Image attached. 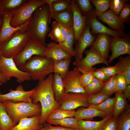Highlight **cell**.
<instances>
[{"mask_svg": "<svg viewBox=\"0 0 130 130\" xmlns=\"http://www.w3.org/2000/svg\"><path fill=\"white\" fill-rule=\"evenodd\" d=\"M75 36L73 27L69 29L68 35L65 41L58 44V46L63 50L74 57V51L73 48L75 42Z\"/></svg>", "mask_w": 130, "mask_h": 130, "instance_id": "cell-31", "label": "cell"}, {"mask_svg": "<svg viewBox=\"0 0 130 130\" xmlns=\"http://www.w3.org/2000/svg\"><path fill=\"white\" fill-rule=\"evenodd\" d=\"M104 83L99 80L95 77L92 81L84 88L89 95L96 94L102 91Z\"/></svg>", "mask_w": 130, "mask_h": 130, "instance_id": "cell-36", "label": "cell"}, {"mask_svg": "<svg viewBox=\"0 0 130 130\" xmlns=\"http://www.w3.org/2000/svg\"><path fill=\"white\" fill-rule=\"evenodd\" d=\"M40 115L31 117H23L18 124L9 130H38L43 126L40 123Z\"/></svg>", "mask_w": 130, "mask_h": 130, "instance_id": "cell-21", "label": "cell"}, {"mask_svg": "<svg viewBox=\"0 0 130 130\" xmlns=\"http://www.w3.org/2000/svg\"><path fill=\"white\" fill-rule=\"evenodd\" d=\"M116 75H115L111 76L108 81L104 83L102 91L110 96L116 92Z\"/></svg>", "mask_w": 130, "mask_h": 130, "instance_id": "cell-38", "label": "cell"}, {"mask_svg": "<svg viewBox=\"0 0 130 130\" xmlns=\"http://www.w3.org/2000/svg\"><path fill=\"white\" fill-rule=\"evenodd\" d=\"M84 52L86 56L79 62L78 67L79 71L89 72L95 71L96 68L93 66L96 64L103 63L109 66L108 60L104 58L92 47Z\"/></svg>", "mask_w": 130, "mask_h": 130, "instance_id": "cell-13", "label": "cell"}, {"mask_svg": "<svg viewBox=\"0 0 130 130\" xmlns=\"http://www.w3.org/2000/svg\"><path fill=\"white\" fill-rule=\"evenodd\" d=\"M16 125L8 115L3 103L0 101V130H9Z\"/></svg>", "mask_w": 130, "mask_h": 130, "instance_id": "cell-27", "label": "cell"}, {"mask_svg": "<svg viewBox=\"0 0 130 130\" xmlns=\"http://www.w3.org/2000/svg\"><path fill=\"white\" fill-rule=\"evenodd\" d=\"M115 96L109 98L100 104L95 106L98 109L105 113L107 115H112L113 113L115 104Z\"/></svg>", "mask_w": 130, "mask_h": 130, "instance_id": "cell-35", "label": "cell"}, {"mask_svg": "<svg viewBox=\"0 0 130 130\" xmlns=\"http://www.w3.org/2000/svg\"><path fill=\"white\" fill-rule=\"evenodd\" d=\"M52 88L56 100L58 102L65 93L63 79L58 73L53 74Z\"/></svg>", "mask_w": 130, "mask_h": 130, "instance_id": "cell-26", "label": "cell"}, {"mask_svg": "<svg viewBox=\"0 0 130 130\" xmlns=\"http://www.w3.org/2000/svg\"><path fill=\"white\" fill-rule=\"evenodd\" d=\"M118 16L124 23H127L129 22L130 17V4L128 3L125 5Z\"/></svg>", "mask_w": 130, "mask_h": 130, "instance_id": "cell-48", "label": "cell"}, {"mask_svg": "<svg viewBox=\"0 0 130 130\" xmlns=\"http://www.w3.org/2000/svg\"><path fill=\"white\" fill-rule=\"evenodd\" d=\"M6 82L4 79L0 72V84L1 83H5Z\"/></svg>", "mask_w": 130, "mask_h": 130, "instance_id": "cell-54", "label": "cell"}, {"mask_svg": "<svg viewBox=\"0 0 130 130\" xmlns=\"http://www.w3.org/2000/svg\"><path fill=\"white\" fill-rule=\"evenodd\" d=\"M115 97L116 101L115 108L112 116L118 118L127 107L126 98L123 93L116 91Z\"/></svg>", "mask_w": 130, "mask_h": 130, "instance_id": "cell-29", "label": "cell"}, {"mask_svg": "<svg viewBox=\"0 0 130 130\" xmlns=\"http://www.w3.org/2000/svg\"><path fill=\"white\" fill-rule=\"evenodd\" d=\"M11 12H3V23L0 32V46L5 42L8 40L13 34L18 31L23 32L26 31L31 19L24 24L19 26L14 27L10 25V22L12 17Z\"/></svg>", "mask_w": 130, "mask_h": 130, "instance_id": "cell-12", "label": "cell"}, {"mask_svg": "<svg viewBox=\"0 0 130 130\" xmlns=\"http://www.w3.org/2000/svg\"><path fill=\"white\" fill-rule=\"evenodd\" d=\"M59 25L61 31V37L60 42L58 43H61L65 41L68 35L70 29L61 24H59Z\"/></svg>", "mask_w": 130, "mask_h": 130, "instance_id": "cell-51", "label": "cell"}, {"mask_svg": "<svg viewBox=\"0 0 130 130\" xmlns=\"http://www.w3.org/2000/svg\"><path fill=\"white\" fill-rule=\"evenodd\" d=\"M91 27L87 24L86 27L76 43L74 49V57L75 60L73 63V65L78 67L80 61L83 58V54L86 49L92 46L96 39L90 30Z\"/></svg>", "mask_w": 130, "mask_h": 130, "instance_id": "cell-9", "label": "cell"}, {"mask_svg": "<svg viewBox=\"0 0 130 130\" xmlns=\"http://www.w3.org/2000/svg\"><path fill=\"white\" fill-rule=\"evenodd\" d=\"M116 78V92L123 93L128 85L123 72L117 75Z\"/></svg>", "mask_w": 130, "mask_h": 130, "instance_id": "cell-45", "label": "cell"}, {"mask_svg": "<svg viewBox=\"0 0 130 130\" xmlns=\"http://www.w3.org/2000/svg\"><path fill=\"white\" fill-rule=\"evenodd\" d=\"M3 11L2 6V0H0V19L3 17Z\"/></svg>", "mask_w": 130, "mask_h": 130, "instance_id": "cell-53", "label": "cell"}, {"mask_svg": "<svg viewBox=\"0 0 130 130\" xmlns=\"http://www.w3.org/2000/svg\"><path fill=\"white\" fill-rule=\"evenodd\" d=\"M30 38L26 31H17L9 39L0 46L2 56L6 58H13L23 50Z\"/></svg>", "mask_w": 130, "mask_h": 130, "instance_id": "cell-5", "label": "cell"}, {"mask_svg": "<svg viewBox=\"0 0 130 130\" xmlns=\"http://www.w3.org/2000/svg\"><path fill=\"white\" fill-rule=\"evenodd\" d=\"M107 115L104 112L97 109L95 105L90 104L86 108H81L76 111L74 117L78 120L91 121L93 120L94 118L98 117L103 118Z\"/></svg>", "mask_w": 130, "mask_h": 130, "instance_id": "cell-20", "label": "cell"}, {"mask_svg": "<svg viewBox=\"0 0 130 130\" xmlns=\"http://www.w3.org/2000/svg\"><path fill=\"white\" fill-rule=\"evenodd\" d=\"M3 84V83H1L0 84V87ZM0 94H1V92L0 91Z\"/></svg>", "mask_w": 130, "mask_h": 130, "instance_id": "cell-57", "label": "cell"}, {"mask_svg": "<svg viewBox=\"0 0 130 130\" xmlns=\"http://www.w3.org/2000/svg\"><path fill=\"white\" fill-rule=\"evenodd\" d=\"M49 5L50 12L58 13L71 9L70 0H44Z\"/></svg>", "mask_w": 130, "mask_h": 130, "instance_id": "cell-25", "label": "cell"}, {"mask_svg": "<svg viewBox=\"0 0 130 130\" xmlns=\"http://www.w3.org/2000/svg\"><path fill=\"white\" fill-rule=\"evenodd\" d=\"M38 130H77L62 126H53L48 123H45L42 127Z\"/></svg>", "mask_w": 130, "mask_h": 130, "instance_id": "cell-50", "label": "cell"}, {"mask_svg": "<svg viewBox=\"0 0 130 130\" xmlns=\"http://www.w3.org/2000/svg\"><path fill=\"white\" fill-rule=\"evenodd\" d=\"M0 72L6 82L12 77L16 78L17 81L19 83L31 79L28 73L19 69L13 58H6L2 56L0 60Z\"/></svg>", "mask_w": 130, "mask_h": 130, "instance_id": "cell-7", "label": "cell"}, {"mask_svg": "<svg viewBox=\"0 0 130 130\" xmlns=\"http://www.w3.org/2000/svg\"><path fill=\"white\" fill-rule=\"evenodd\" d=\"M46 3L44 0H29L18 9L12 11L11 26L14 27L22 25L32 18V14L38 7Z\"/></svg>", "mask_w": 130, "mask_h": 130, "instance_id": "cell-6", "label": "cell"}, {"mask_svg": "<svg viewBox=\"0 0 130 130\" xmlns=\"http://www.w3.org/2000/svg\"><path fill=\"white\" fill-rule=\"evenodd\" d=\"M53 61L52 59L46 57L34 56L18 68L28 73L31 79L42 80L53 72Z\"/></svg>", "mask_w": 130, "mask_h": 130, "instance_id": "cell-3", "label": "cell"}, {"mask_svg": "<svg viewBox=\"0 0 130 130\" xmlns=\"http://www.w3.org/2000/svg\"><path fill=\"white\" fill-rule=\"evenodd\" d=\"M118 118L112 116L104 123L102 130H117Z\"/></svg>", "mask_w": 130, "mask_h": 130, "instance_id": "cell-47", "label": "cell"}, {"mask_svg": "<svg viewBox=\"0 0 130 130\" xmlns=\"http://www.w3.org/2000/svg\"><path fill=\"white\" fill-rule=\"evenodd\" d=\"M28 0H2L3 12H9L16 10L26 3Z\"/></svg>", "mask_w": 130, "mask_h": 130, "instance_id": "cell-34", "label": "cell"}, {"mask_svg": "<svg viewBox=\"0 0 130 130\" xmlns=\"http://www.w3.org/2000/svg\"><path fill=\"white\" fill-rule=\"evenodd\" d=\"M75 111L74 110H68L59 108L52 111L48 116L46 120H58L74 117Z\"/></svg>", "mask_w": 130, "mask_h": 130, "instance_id": "cell-32", "label": "cell"}, {"mask_svg": "<svg viewBox=\"0 0 130 130\" xmlns=\"http://www.w3.org/2000/svg\"><path fill=\"white\" fill-rule=\"evenodd\" d=\"M46 46L37 41L30 38L23 50L13 58L18 67L24 64L33 56L45 57Z\"/></svg>", "mask_w": 130, "mask_h": 130, "instance_id": "cell-8", "label": "cell"}, {"mask_svg": "<svg viewBox=\"0 0 130 130\" xmlns=\"http://www.w3.org/2000/svg\"><path fill=\"white\" fill-rule=\"evenodd\" d=\"M50 14L48 5L46 3L38 8L29 23L26 32L31 38L46 46V37L51 30L49 26Z\"/></svg>", "mask_w": 130, "mask_h": 130, "instance_id": "cell-2", "label": "cell"}, {"mask_svg": "<svg viewBox=\"0 0 130 130\" xmlns=\"http://www.w3.org/2000/svg\"><path fill=\"white\" fill-rule=\"evenodd\" d=\"M97 18L106 24L113 30L120 32H124L125 27L124 23L118 16L115 15L110 9L97 16Z\"/></svg>", "mask_w": 130, "mask_h": 130, "instance_id": "cell-18", "label": "cell"}, {"mask_svg": "<svg viewBox=\"0 0 130 130\" xmlns=\"http://www.w3.org/2000/svg\"><path fill=\"white\" fill-rule=\"evenodd\" d=\"M110 49L112 53L111 56L109 57V63L122 55L126 54L130 55V35L126 34L121 38L111 37Z\"/></svg>", "mask_w": 130, "mask_h": 130, "instance_id": "cell-11", "label": "cell"}, {"mask_svg": "<svg viewBox=\"0 0 130 130\" xmlns=\"http://www.w3.org/2000/svg\"><path fill=\"white\" fill-rule=\"evenodd\" d=\"M7 112L13 122L17 124L23 117H28L41 115V108L39 103L20 102H14L10 100L2 102Z\"/></svg>", "mask_w": 130, "mask_h": 130, "instance_id": "cell-4", "label": "cell"}, {"mask_svg": "<svg viewBox=\"0 0 130 130\" xmlns=\"http://www.w3.org/2000/svg\"><path fill=\"white\" fill-rule=\"evenodd\" d=\"M3 17L0 19V32L1 31V28L3 23Z\"/></svg>", "mask_w": 130, "mask_h": 130, "instance_id": "cell-55", "label": "cell"}, {"mask_svg": "<svg viewBox=\"0 0 130 130\" xmlns=\"http://www.w3.org/2000/svg\"><path fill=\"white\" fill-rule=\"evenodd\" d=\"M71 58L53 61V72L58 73L62 79L69 71Z\"/></svg>", "mask_w": 130, "mask_h": 130, "instance_id": "cell-28", "label": "cell"}, {"mask_svg": "<svg viewBox=\"0 0 130 130\" xmlns=\"http://www.w3.org/2000/svg\"><path fill=\"white\" fill-rule=\"evenodd\" d=\"M71 1V9L73 15V28L75 34V41L76 43L86 27V18L85 16L82 14L75 0Z\"/></svg>", "mask_w": 130, "mask_h": 130, "instance_id": "cell-17", "label": "cell"}, {"mask_svg": "<svg viewBox=\"0 0 130 130\" xmlns=\"http://www.w3.org/2000/svg\"><path fill=\"white\" fill-rule=\"evenodd\" d=\"M91 2L95 6V11L97 16L105 12L109 8L111 0H91Z\"/></svg>", "mask_w": 130, "mask_h": 130, "instance_id": "cell-37", "label": "cell"}, {"mask_svg": "<svg viewBox=\"0 0 130 130\" xmlns=\"http://www.w3.org/2000/svg\"><path fill=\"white\" fill-rule=\"evenodd\" d=\"M48 36L55 42H60L61 37V30L59 24L55 21L52 22V29Z\"/></svg>", "mask_w": 130, "mask_h": 130, "instance_id": "cell-42", "label": "cell"}, {"mask_svg": "<svg viewBox=\"0 0 130 130\" xmlns=\"http://www.w3.org/2000/svg\"><path fill=\"white\" fill-rule=\"evenodd\" d=\"M53 74L51 73L44 80L39 81L30 98L32 102H39L41 108L40 123L43 125L49 114L59 108L60 104L55 100L52 88Z\"/></svg>", "mask_w": 130, "mask_h": 130, "instance_id": "cell-1", "label": "cell"}, {"mask_svg": "<svg viewBox=\"0 0 130 130\" xmlns=\"http://www.w3.org/2000/svg\"><path fill=\"white\" fill-rule=\"evenodd\" d=\"M85 16L86 18V23L90 26L91 28V32L94 36L99 33H103L110 35L114 37L121 38L126 34L124 32L114 31L102 24L98 20L95 11Z\"/></svg>", "mask_w": 130, "mask_h": 130, "instance_id": "cell-15", "label": "cell"}, {"mask_svg": "<svg viewBox=\"0 0 130 130\" xmlns=\"http://www.w3.org/2000/svg\"><path fill=\"white\" fill-rule=\"evenodd\" d=\"M128 1L127 0H111L110 10L115 15L118 16L121 11Z\"/></svg>", "mask_w": 130, "mask_h": 130, "instance_id": "cell-44", "label": "cell"}, {"mask_svg": "<svg viewBox=\"0 0 130 130\" xmlns=\"http://www.w3.org/2000/svg\"><path fill=\"white\" fill-rule=\"evenodd\" d=\"M112 116V115H107L102 120L96 121L78 120V124L82 130H102L105 122Z\"/></svg>", "mask_w": 130, "mask_h": 130, "instance_id": "cell-24", "label": "cell"}, {"mask_svg": "<svg viewBox=\"0 0 130 130\" xmlns=\"http://www.w3.org/2000/svg\"><path fill=\"white\" fill-rule=\"evenodd\" d=\"M94 71H80L82 73L80 77V81L81 85L84 88L89 84L94 77L93 75V72Z\"/></svg>", "mask_w": 130, "mask_h": 130, "instance_id": "cell-46", "label": "cell"}, {"mask_svg": "<svg viewBox=\"0 0 130 130\" xmlns=\"http://www.w3.org/2000/svg\"><path fill=\"white\" fill-rule=\"evenodd\" d=\"M46 122L50 124L59 125L77 130H82L78 124V120L74 117L58 120H46Z\"/></svg>", "mask_w": 130, "mask_h": 130, "instance_id": "cell-30", "label": "cell"}, {"mask_svg": "<svg viewBox=\"0 0 130 130\" xmlns=\"http://www.w3.org/2000/svg\"><path fill=\"white\" fill-rule=\"evenodd\" d=\"M35 88L29 91H25L21 84L18 86L15 90L10 89L7 93L0 94V101L2 102L6 100H10L16 103L20 102H32L30 97L34 92Z\"/></svg>", "mask_w": 130, "mask_h": 130, "instance_id": "cell-16", "label": "cell"}, {"mask_svg": "<svg viewBox=\"0 0 130 130\" xmlns=\"http://www.w3.org/2000/svg\"><path fill=\"white\" fill-rule=\"evenodd\" d=\"M111 36L105 34L99 33L92 46V47L104 58L107 60L109 52Z\"/></svg>", "mask_w": 130, "mask_h": 130, "instance_id": "cell-19", "label": "cell"}, {"mask_svg": "<svg viewBox=\"0 0 130 130\" xmlns=\"http://www.w3.org/2000/svg\"><path fill=\"white\" fill-rule=\"evenodd\" d=\"M99 69L103 71L108 76L111 77L122 73L123 72L124 70L123 66L119 60L114 66H109L107 67L103 66Z\"/></svg>", "mask_w": 130, "mask_h": 130, "instance_id": "cell-40", "label": "cell"}, {"mask_svg": "<svg viewBox=\"0 0 130 130\" xmlns=\"http://www.w3.org/2000/svg\"><path fill=\"white\" fill-rule=\"evenodd\" d=\"M2 56V54H1L0 50V60Z\"/></svg>", "mask_w": 130, "mask_h": 130, "instance_id": "cell-56", "label": "cell"}, {"mask_svg": "<svg viewBox=\"0 0 130 130\" xmlns=\"http://www.w3.org/2000/svg\"><path fill=\"white\" fill-rule=\"evenodd\" d=\"M118 117L117 130H130V106Z\"/></svg>", "mask_w": 130, "mask_h": 130, "instance_id": "cell-33", "label": "cell"}, {"mask_svg": "<svg viewBox=\"0 0 130 130\" xmlns=\"http://www.w3.org/2000/svg\"><path fill=\"white\" fill-rule=\"evenodd\" d=\"M119 60L122 64L124 68V73L127 85L130 84V55L124 57H120Z\"/></svg>", "mask_w": 130, "mask_h": 130, "instance_id": "cell-43", "label": "cell"}, {"mask_svg": "<svg viewBox=\"0 0 130 130\" xmlns=\"http://www.w3.org/2000/svg\"><path fill=\"white\" fill-rule=\"evenodd\" d=\"M124 94L126 99L129 100L130 99V85H128L124 92Z\"/></svg>", "mask_w": 130, "mask_h": 130, "instance_id": "cell-52", "label": "cell"}, {"mask_svg": "<svg viewBox=\"0 0 130 130\" xmlns=\"http://www.w3.org/2000/svg\"><path fill=\"white\" fill-rule=\"evenodd\" d=\"M50 19L52 18L59 24L69 29L73 27V15L71 9L58 13L50 12Z\"/></svg>", "mask_w": 130, "mask_h": 130, "instance_id": "cell-23", "label": "cell"}, {"mask_svg": "<svg viewBox=\"0 0 130 130\" xmlns=\"http://www.w3.org/2000/svg\"><path fill=\"white\" fill-rule=\"evenodd\" d=\"M72 57L69 53L60 48L58 44L55 42L49 43L46 46L45 57L53 60L72 58Z\"/></svg>", "mask_w": 130, "mask_h": 130, "instance_id": "cell-22", "label": "cell"}, {"mask_svg": "<svg viewBox=\"0 0 130 130\" xmlns=\"http://www.w3.org/2000/svg\"><path fill=\"white\" fill-rule=\"evenodd\" d=\"M88 95L86 93H65L58 102L60 104L59 108L71 110L79 107H87L90 105L87 100Z\"/></svg>", "mask_w": 130, "mask_h": 130, "instance_id": "cell-10", "label": "cell"}, {"mask_svg": "<svg viewBox=\"0 0 130 130\" xmlns=\"http://www.w3.org/2000/svg\"><path fill=\"white\" fill-rule=\"evenodd\" d=\"M110 97L101 91L96 94L89 95L87 100L90 104L96 106L100 104Z\"/></svg>", "mask_w": 130, "mask_h": 130, "instance_id": "cell-41", "label": "cell"}, {"mask_svg": "<svg viewBox=\"0 0 130 130\" xmlns=\"http://www.w3.org/2000/svg\"><path fill=\"white\" fill-rule=\"evenodd\" d=\"M81 13L83 16L95 11L90 0H75Z\"/></svg>", "mask_w": 130, "mask_h": 130, "instance_id": "cell-39", "label": "cell"}, {"mask_svg": "<svg viewBox=\"0 0 130 130\" xmlns=\"http://www.w3.org/2000/svg\"><path fill=\"white\" fill-rule=\"evenodd\" d=\"M81 74L77 66L68 72L63 79L65 93H86L80 81V78Z\"/></svg>", "mask_w": 130, "mask_h": 130, "instance_id": "cell-14", "label": "cell"}, {"mask_svg": "<svg viewBox=\"0 0 130 130\" xmlns=\"http://www.w3.org/2000/svg\"><path fill=\"white\" fill-rule=\"evenodd\" d=\"M93 75L95 78L104 83L108 81L111 77L99 69H96L93 72Z\"/></svg>", "mask_w": 130, "mask_h": 130, "instance_id": "cell-49", "label": "cell"}]
</instances>
